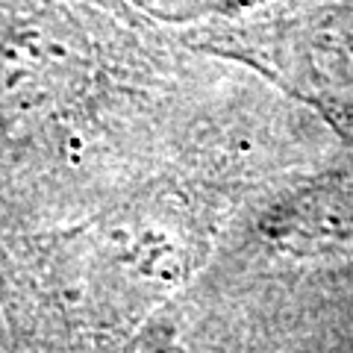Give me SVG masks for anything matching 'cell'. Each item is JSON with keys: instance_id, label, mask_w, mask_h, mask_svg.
<instances>
[]
</instances>
